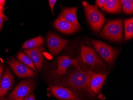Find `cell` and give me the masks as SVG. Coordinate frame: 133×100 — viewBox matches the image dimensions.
Returning <instances> with one entry per match:
<instances>
[{"label":"cell","instance_id":"23","mask_svg":"<svg viewBox=\"0 0 133 100\" xmlns=\"http://www.w3.org/2000/svg\"><path fill=\"white\" fill-rule=\"evenodd\" d=\"M4 15L3 13L0 15V30L2 28V25L4 22Z\"/></svg>","mask_w":133,"mask_h":100},{"label":"cell","instance_id":"13","mask_svg":"<svg viewBox=\"0 0 133 100\" xmlns=\"http://www.w3.org/2000/svg\"><path fill=\"white\" fill-rule=\"evenodd\" d=\"M14 83V79L11 71L8 67H6L4 73L3 79L1 82L2 93L1 97L5 96L9 90L12 88Z\"/></svg>","mask_w":133,"mask_h":100},{"label":"cell","instance_id":"5","mask_svg":"<svg viewBox=\"0 0 133 100\" xmlns=\"http://www.w3.org/2000/svg\"><path fill=\"white\" fill-rule=\"evenodd\" d=\"M34 87V81L32 79L23 80L17 86L5 100H13L18 98H24L32 91Z\"/></svg>","mask_w":133,"mask_h":100},{"label":"cell","instance_id":"31","mask_svg":"<svg viewBox=\"0 0 133 100\" xmlns=\"http://www.w3.org/2000/svg\"><path fill=\"white\" fill-rule=\"evenodd\" d=\"M3 14V13H1V14H0V15H1V14Z\"/></svg>","mask_w":133,"mask_h":100},{"label":"cell","instance_id":"17","mask_svg":"<svg viewBox=\"0 0 133 100\" xmlns=\"http://www.w3.org/2000/svg\"><path fill=\"white\" fill-rule=\"evenodd\" d=\"M44 41L43 37L39 36L26 41L22 45V48L26 49L36 48L42 45L44 43Z\"/></svg>","mask_w":133,"mask_h":100},{"label":"cell","instance_id":"12","mask_svg":"<svg viewBox=\"0 0 133 100\" xmlns=\"http://www.w3.org/2000/svg\"><path fill=\"white\" fill-rule=\"evenodd\" d=\"M54 26L60 31L66 34H72L80 29V25L72 24L64 20L57 18L54 22Z\"/></svg>","mask_w":133,"mask_h":100},{"label":"cell","instance_id":"22","mask_svg":"<svg viewBox=\"0 0 133 100\" xmlns=\"http://www.w3.org/2000/svg\"><path fill=\"white\" fill-rule=\"evenodd\" d=\"M56 1H56V0H49V1L50 8L51 10L52 13L54 15V4H55V3H56Z\"/></svg>","mask_w":133,"mask_h":100},{"label":"cell","instance_id":"11","mask_svg":"<svg viewBox=\"0 0 133 100\" xmlns=\"http://www.w3.org/2000/svg\"><path fill=\"white\" fill-rule=\"evenodd\" d=\"M52 95L59 100H81L71 91L62 86H50Z\"/></svg>","mask_w":133,"mask_h":100},{"label":"cell","instance_id":"7","mask_svg":"<svg viewBox=\"0 0 133 100\" xmlns=\"http://www.w3.org/2000/svg\"><path fill=\"white\" fill-rule=\"evenodd\" d=\"M68 42L69 40L62 39L52 33H49L47 36L48 48L52 56L59 53Z\"/></svg>","mask_w":133,"mask_h":100},{"label":"cell","instance_id":"19","mask_svg":"<svg viewBox=\"0 0 133 100\" xmlns=\"http://www.w3.org/2000/svg\"><path fill=\"white\" fill-rule=\"evenodd\" d=\"M17 57L25 65L30 67V68H32L34 70H36L34 64L33 63L31 59L27 55H25L22 52H20L17 55Z\"/></svg>","mask_w":133,"mask_h":100},{"label":"cell","instance_id":"24","mask_svg":"<svg viewBox=\"0 0 133 100\" xmlns=\"http://www.w3.org/2000/svg\"><path fill=\"white\" fill-rule=\"evenodd\" d=\"M24 100H36L34 95L31 94L25 98Z\"/></svg>","mask_w":133,"mask_h":100},{"label":"cell","instance_id":"25","mask_svg":"<svg viewBox=\"0 0 133 100\" xmlns=\"http://www.w3.org/2000/svg\"><path fill=\"white\" fill-rule=\"evenodd\" d=\"M3 69L4 66L3 65L0 64V83L1 82V76L3 71Z\"/></svg>","mask_w":133,"mask_h":100},{"label":"cell","instance_id":"20","mask_svg":"<svg viewBox=\"0 0 133 100\" xmlns=\"http://www.w3.org/2000/svg\"><path fill=\"white\" fill-rule=\"evenodd\" d=\"M121 1L123 11L125 13L127 14H132L133 12V1L122 0Z\"/></svg>","mask_w":133,"mask_h":100},{"label":"cell","instance_id":"28","mask_svg":"<svg viewBox=\"0 0 133 100\" xmlns=\"http://www.w3.org/2000/svg\"><path fill=\"white\" fill-rule=\"evenodd\" d=\"M13 100H24V98H18Z\"/></svg>","mask_w":133,"mask_h":100},{"label":"cell","instance_id":"8","mask_svg":"<svg viewBox=\"0 0 133 100\" xmlns=\"http://www.w3.org/2000/svg\"><path fill=\"white\" fill-rule=\"evenodd\" d=\"M44 47L42 46L24 50V52L31 59L38 71L39 70L44 63Z\"/></svg>","mask_w":133,"mask_h":100},{"label":"cell","instance_id":"29","mask_svg":"<svg viewBox=\"0 0 133 100\" xmlns=\"http://www.w3.org/2000/svg\"><path fill=\"white\" fill-rule=\"evenodd\" d=\"M3 13V9H0V14Z\"/></svg>","mask_w":133,"mask_h":100},{"label":"cell","instance_id":"21","mask_svg":"<svg viewBox=\"0 0 133 100\" xmlns=\"http://www.w3.org/2000/svg\"><path fill=\"white\" fill-rule=\"evenodd\" d=\"M107 0H96V3L97 6L100 8H103L107 2Z\"/></svg>","mask_w":133,"mask_h":100},{"label":"cell","instance_id":"6","mask_svg":"<svg viewBox=\"0 0 133 100\" xmlns=\"http://www.w3.org/2000/svg\"><path fill=\"white\" fill-rule=\"evenodd\" d=\"M81 55L82 60L85 63L95 67H105L102 60L91 48L83 45L81 47Z\"/></svg>","mask_w":133,"mask_h":100},{"label":"cell","instance_id":"4","mask_svg":"<svg viewBox=\"0 0 133 100\" xmlns=\"http://www.w3.org/2000/svg\"><path fill=\"white\" fill-rule=\"evenodd\" d=\"M92 43L102 58L108 63L112 64L116 57L117 52L115 49L104 42L92 40Z\"/></svg>","mask_w":133,"mask_h":100},{"label":"cell","instance_id":"15","mask_svg":"<svg viewBox=\"0 0 133 100\" xmlns=\"http://www.w3.org/2000/svg\"><path fill=\"white\" fill-rule=\"evenodd\" d=\"M107 75L104 74H96L95 73L90 81V87L93 93L98 94L100 91Z\"/></svg>","mask_w":133,"mask_h":100},{"label":"cell","instance_id":"9","mask_svg":"<svg viewBox=\"0 0 133 100\" xmlns=\"http://www.w3.org/2000/svg\"><path fill=\"white\" fill-rule=\"evenodd\" d=\"M9 64L14 73L21 78L34 77L36 76L33 70L17 60L12 59L9 62Z\"/></svg>","mask_w":133,"mask_h":100},{"label":"cell","instance_id":"2","mask_svg":"<svg viewBox=\"0 0 133 100\" xmlns=\"http://www.w3.org/2000/svg\"><path fill=\"white\" fill-rule=\"evenodd\" d=\"M87 19L90 27L94 32L98 33L106 21V18L95 5L85 1L82 3Z\"/></svg>","mask_w":133,"mask_h":100},{"label":"cell","instance_id":"27","mask_svg":"<svg viewBox=\"0 0 133 100\" xmlns=\"http://www.w3.org/2000/svg\"><path fill=\"white\" fill-rule=\"evenodd\" d=\"M1 93H2V89H1V83H0V98H2V97H1Z\"/></svg>","mask_w":133,"mask_h":100},{"label":"cell","instance_id":"10","mask_svg":"<svg viewBox=\"0 0 133 100\" xmlns=\"http://www.w3.org/2000/svg\"><path fill=\"white\" fill-rule=\"evenodd\" d=\"M58 57V68L54 71V75L57 77L61 76L62 74L66 73V70L70 65L74 64L77 68L81 70L77 60L72 59L66 56H57Z\"/></svg>","mask_w":133,"mask_h":100},{"label":"cell","instance_id":"26","mask_svg":"<svg viewBox=\"0 0 133 100\" xmlns=\"http://www.w3.org/2000/svg\"><path fill=\"white\" fill-rule=\"evenodd\" d=\"M5 0H0V5L4 7V4H5Z\"/></svg>","mask_w":133,"mask_h":100},{"label":"cell","instance_id":"18","mask_svg":"<svg viewBox=\"0 0 133 100\" xmlns=\"http://www.w3.org/2000/svg\"><path fill=\"white\" fill-rule=\"evenodd\" d=\"M125 39L129 40L133 37V18L124 20Z\"/></svg>","mask_w":133,"mask_h":100},{"label":"cell","instance_id":"3","mask_svg":"<svg viewBox=\"0 0 133 100\" xmlns=\"http://www.w3.org/2000/svg\"><path fill=\"white\" fill-rule=\"evenodd\" d=\"M123 25L120 19L114 20L108 22L100 34L103 38L116 42H120L122 39Z\"/></svg>","mask_w":133,"mask_h":100},{"label":"cell","instance_id":"16","mask_svg":"<svg viewBox=\"0 0 133 100\" xmlns=\"http://www.w3.org/2000/svg\"><path fill=\"white\" fill-rule=\"evenodd\" d=\"M122 3L121 1L108 0L102 10L112 13H120L121 11Z\"/></svg>","mask_w":133,"mask_h":100},{"label":"cell","instance_id":"14","mask_svg":"<svg viewBox=\"0 0 133 100\" xmlns=\"http://www.w3.org/2000/svg\"><path fill=\"white\" fill-rule=\"evenodd\" d=\"M78 7L65 8L58 18L65 20L72 24L79 25L76 16V12Z\"/></svg>","mask_w":133,"mask_h":100},{"label":"cell","instance_id":"1","mask_svg":"<svg viewBox=\"0 0 133 100\" xmlns=\"http://www.w3.org/2000/svg\"><path fill=\"white\" fill-rule=\"evenodd\" d=\"M94 74L90 70L88 71L77 70L71 73L61 84L77 90H84L90 96L95 97L90 87V80Z\"/></svg>","mask_w":133,"mask_h":100},{"label":"cell","instance_id":"30","mask_svg":"<svg viewBox=\"0 0 133 100\" xmlns=\"http://www.w3.org/2000/svg\"><path fill=\"white\" fill-rule=\"evenodd\" d=\"M3 7H2V6H1V5H0V9H3Z\"/></svg>","mask_w":133,"mask_h":100}]
</instances>
